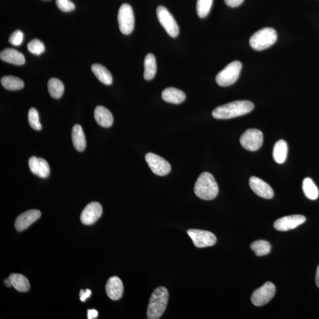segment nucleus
Here are the masks:
<instances>
[{
  "instance_id": "nucleus-3",
  "label": "nucleus",
  "mask_w": 319,
  "mask_h": 319,
  "mask_svg": "<svg viewBox=\"0 0 319 319\" xmlns=\"http://www.w3.org/2000/svg\"><path fill=\"white\" fill-rule=\"evenodd\" d=\"M168 293L166 288L159 287L155 289L150 298L147 316L149 319H159L166 309Z\"/></svg>"
},
{
  "instance_id": "nucleus-30",
  "label": "nucleus",
  "mask_w": 319,
  "mask_h": 319,
  "mask_svg": "<svg viewBox=\"0 0 319 319\" xmlns=\"http://www.w3.org/2000/svg\"><path fill=\"white\" fill-rule=\"evenodd\" d=\"M213 0H197L196 11L200 18H205L210 13L212 6Z\"/></svg>"
},
{
  "instance_id": "nucleus-17",
  "label": "nucleus",
  "mask_w": 319,
  "mask_h": 319,
  "mask_svg": "<svg viewBox=\"0 0 319 319\" xmlns=\"http://www.w3.org/2000/svg\"><path fill=\"white\" fill-rule=\"evenodd\" d=\"M106 294L112 300L122 298L124 291L123 282L120 278L113 276L109 278L105 286Z\"/></svg>"
},
{
  "instance_id": "nucleus-26",
  "label": "nucleus",
  "mask_w": 319,
  "mask_h": 319,
  "mask_svg": "<svg viewBox=\"0 0 319 319\" xmlns=\"http://www.w3.org/2000/svg\"><path fill=\"white\" fill-rule=\"evenodd\" d=\"M2 85L5 89L10 91H18L23 89L24 83L17 77L6 76L1 79Z\"/></svg>"
},
{
  "instance_id": "nucleus-28",
  "label": "nucleus",
  "mask_w": 319,
  "mask_h": 319,
  "mask_svg": "<svg viewBox=\"0 0 319 319\" xmlns=\"http://www.w3.org/2000/svg\"><path fill=\"white\" fill-rule=\"evenodd\" d=\"M303 190L304 195L311 200H316L318 196V190L316 185L310 178H307L303 182Z\"/></svg>"
},
{
  "instance_id": "nucleus-16",
  "label": "nucleus",
  "mask_w": 319,
  "mask_h": 319,
  "mask_svg": "<svg viewBox=\"0 0 319 319\" xmlns=\"http://www.w3.org/2000/svg\"><path fill=\"white\" fill-rule=\"evenodd\" d=\"M28 166L32 173L41 178H46L50 175V167L47 161L33 156L28 160Z\"/></svg>"
},
{
  "instance_id": "nucleus-31",
  "label": "nucleus",
  "mask_w": 319,
  "mask_h": 319,
  "mask_svg": "<svg viewBox=\"0 0 319 319\" xmlns=\"http://www.w3.org/2000/svg\"><path fill=\"white\" fill-rule=\"evenodd\" d=\"M28 121L31 127L36 131L42 129V125L40 123L39 112L34 108H31L28 113Z\"/></svg>"
},
{
  "instance_id": "nucleus-38",
  "label": "nucleus",
  "mask_w": 319,
  "mask_h": 319,
  "mask_svg": "<svg viewBox=\"0 0 319 319\" xmlns=\"http://www.w3.org/2000/svg\"><path fill=\"white\" fill-rule=\"evenodd\" d=\"M4 283H5L7 287H11L12 286L9 278H6V279L4 281Z\"/></svg>"
},
{
  "instance_id": "nucleus-32",
  "label": "nucleus",
  "mask_w": 319,
  "mask_h": 319,
  "mask_svg": "<svg viewBox=\"0 0 319 319\" xmlns=\"http://www.w3.org/2000/svg\"><path fill=\"white\" fill-rule=\"evenodd\" d=\"M27 49L32 54L40 55L45 52V47L40 40L34 39L28 43Z\"/></svg>"
},
{
  "instance_id": "nucleus-7",
  "label": "nucleus",
  "mask_w": 319,
  "mask_h": 319,
  "mask_svg": "<svg viewBox=\"0 0 319 319\" xmlns=\"http://www.w3.org/2000/svg\"><path fill=\"white\" fill-rule=\"evenodd\" d=\"M157 16L160 23L171 38H177L179 34V28L177 21L166 7L160 6L157 9Z\"/></svg>"
},
{
  "instance_id": "nucleus-12",
  "label": "nucleus",
  "mask_w": 319,
  "mask_h": 319,
  "mask_svg": "<svg viewBox=\"0 0 319 319\" xmlns=\"http://www.w3.org/2000/svg\"><path fill=\"white\" fill-rule=\"evenodd\" d=\"M306 221L305 216L293 215L284 216L277 220L274 223V228L279 231H287L295 229Z\"/></svg>"
},
{
  "instance_id": "nucleus-27",
  "label": "nucleus",
  "mask_w": 319,
  "mask_h": 319,
  "mask_svg": "<svg viewBox=\"0 0 319 319\" xmlns=\"http://www.w3.org/2000/svg\"><path fill=\"white\" fill-rule=\"evenodd\" d=\"M48 90L50 96L55 99H59L63 95L65 87L61 80L57 78H51L48 82Z\"/></svg>"
},
{
  "instance_id": "nucleus-29",
  "label": "nucleus",
  "mask_w": 319,
  "mask_h": 319,
  "mask_svg": "<svg viewBox=\"0 0 319 319\" xmlns=\"http://www.w3.org/2000/svg\"><path fill=\"white\" fill-rule=\"evenodd\" d=\"M251 248L256 256H262L269 254L271 251V245L266 241L259 240L251 245Z\"/></svg>"
},
{
  "instance_id": "nucleus-25",
  "label": "nucleus",
  "mask_w": 319,
  "mask_h": 319,
  "mask_svg": "<svg viewBox=\"0 0 319 319\" xmlns=\"http://www.w3.org/2000/svg\"><path fill=\"white\" fill-rule=\"evenodd\" d=\"M157 72L156 57L152 53H149L144 60V78L147 80L154 78Z\"/></svg>"
},
{
  "instance_id": "nucleus-5",
  "label": "nucleus",
  "mask_w": 319,
  "mask_h": 319,
  "mask_svg": "<svg viewBox=\"0 0 319 319\" xmlns=\"http://www.w3.org/2000/svg\"><path fill=\"white\" fill-rule=\"evenodd\" d=\"M242 64L239 61H234L218 73L216 76V82L221 86H228L237 81L240 75Z\"/></svg>"
},
{
  "instance_id": "nucleus-35",
  "label": "nucleus",
  "mask_w": 319,
  "mask_h": 319,
  "mask_svg": "<svg viewBox=\"0 0 319 319\" xmlns=\"http://www.w3.org/2000/svg\"><path fill=\"white\" fill-rule=\"evenodd\" d=\"M92 294V292L89 289H86L85 291L81 289L80 292V300L81 302H85L87 299H89Z\"/></svg>"
},
{
  "instance_id": "nucleus-20",
  "label": "nucleus",
  "mask_w": 319,
  "mask_h": 319,
  "mask_svg": "<svg viewBox=\"0 0 319 319\" xmlns=\"http://www.w3.org/2000/svg\"><path fill=\"white\" fill-rule=\"evenodd\" d=\"M0 58L4 61L11 64L22 65L25 63L24 55L17 50L7 48L0 53Z\"/></svg>"
},
{
  "instance_id": "nucleus-4",
  "label": "nucleus",
  "mask_w": 319,
  "mask_h": 319,
  "mask_svg": "<svg viewBox=\"0 0 319 319\" xmlns=\"http://www.w3.org/2000/svg\"><path fill=\"white\" fill-rule=\"evenodd\" d=\"M277 39L276 31L273 28L266 27L255 33L249 39V44L253 49L261 51L273 45Z\"/></svg>"
},
{
  "instance_id": "nucleus-6",
  "label": "nucleus",
  "mask_w": 319,
  "mask_h": 319,
  "mask_svg": "<svg viewBox=\"0 0 319 319\" xmlns=\"http://www.w3.org/2000/svg\"><path fill=\"white\" fill-rule=\"evenodd\" d=\"M118 22L121 32L128 35L133 32L135 18L133 10L130 5L124 4L120 7L118 14Z\"/></svg>"
},
{
  "instance_id": "nucleus-2",
  "label": "nucleus",
  "mask_w": 319,
  "mask_h": 319,
  "mask_svg": "<svg viewBox=\"0 0 319 319\" xmlns=\"http://www.w3.org/2000/svg\"><path fill=\"white\" fill-rule=\"evenodd\" d=\"M194 192L200 199L205 200L214 199L218 196V186L213 175L208 172H204L198 178Z\"/></svg>"
},
{
  "instance_id": "nucleus-23",
  "label": "nucleus",
  "mask_w": 319,
  "mask_h": 319,
  "mask_svg": "<svg viewBox=\"0 0 319 319\" xmlns=\"http://www.w3.org/2000/svg\"><path fill=\"white\" fill-rule=\"evenodd\" d=\"M288 146L287 142L283 140L276 142L273 149V159L278 164H283L287 159Z\"/></svg>"
},
{
  "instance_id": "nucleus-15",
  "label": "nucleus",
  "mask_w": 319,
  "mask_h": 319,
  "mask_svg": "<svg viewBox=\"0 0 319 319\" xmlns=\"http://www.w3.org/2000/svg\"><path fill=\"white\" fill-rule=\"evenodd\" d=\"M41 216V212L37 210H29L18 216L16 220L15 228L17 231H23L28 228Z\"/></svg>"
},
{
  "instance_id": "nucleus-1",
  "label": "nucleus",
  "mask_w": 319,
  "mask_h": 319,
  "mask_svg": "<svg viewBox=\"0 0 319 319\" xmlns=\"http://www.w3.org/2000/svg\"><path fill=\"white\" fill-rule=\"evenodd\" d=\"M254 105L249 101H237L218 106L212 112L214 118L228 120L243 116L252 111Z\"/></svg>"
},
{
  "instance_id": "nucleus-34",
  "label": "nucleus",
  "mask_w": 319,
  "mask_h": 319,
  "mask_svg": "<svg viewBox=\"0 0 319 319\" xmlns=\"http://www.w3.org/2000/svg\"><path fill=\"white\" fill-rule=\"evenodd\" d=\"M23 33L17 30L13 32L9 38V42L14 46H19L23 40Z\"/></svg>"
},
{
  "instance_id": "nucleus-22",
  "label": "nucleus",
  "mask_w": 319,
  "mask_h": 319,
  "mask_svg": "<svg viewBox=\"0 0 319 319\" xmlns=\"http://www.w3.org/2000/svg\"><path fill=\"white\" fill-rule=\"evenodd\" d=\"M91 70L101 82L106 85H111L112 83L111 73L103 65L94 64L92 65Z\"/></svg>"
},
{
  "instance_id": "nucleus-39",
  "label": "nucleus",
  "mask_w": 319,
  "mask_h": 319,
  "mask_svg": "<svg viewBox=\"0 0 319 319\" xmlns=\"http://www.w3.org/2000/svg\"><path fill=\"white\" fill-rule=\"evenodd\" d=\"M316 284L317 287L319 288V265L317 267L316 275Z\"/></svg>"
},
{
  "instance_id": "nucleus-10",
  "label": "nucleus",
  "mask_w": 319,
  "mask_h": 319,
  "mask_svg": "<svg viewBox=\"0 0 319 319\" xmlns=\"http://www.w3.org/2000/svg\"><path fill=\"white\" fill-rule=\"evenodd\" d=\"M187 233L197 248L211 247L217 241L215 235L210 231L192 229Z\"/></svg>"
},
{
  "instance_id": "nucleus-14",
  "label": "nucleus",
  "mask_w": 319,
  "mask_h": 319,
  "mask_svg": "<svg viewBox=\"0 0 319 319\" xmlns=\"http://www.w3.org/2000/svg\"><path fill=\"white\" fill-rule=\"evenodd\" d=\"M249 186L252 191L259 197L271 199L274 196V191L271 187L263 180L255 177L249 179Z\"/></svg>"
},
{
  "instance_id": "nucleus-36",
  "label": "nucleus",
  "mask_w": 319,
  "mask_h": 319,
  "mask_svg": "<svg viewBox=\"0 0 319 319\" xmlns=\"http://www.w3.org/2000/svg\"><path fill=\"white\" fill-rule=\"evenodd\" d=\"M244 0H224L227 6L230 7H237L242 5Z\"/></svg>"
},
{
  "instance_id": "nucleus-11",
  "label": "nucleus",
  "mask_w": 319,
  "mask_h": 319,
  "mask_svg": "<svg viewBox=\"0 0 319 319\" xmlns=\"http://www.w3.org/2000/svg\"><path fill=\"white\" fill-rule=\"evenodd\" d=\"M146 162L148 163L150 169L154 173L160 177H163L170 173V164L162 157L152 153L146 154L145 156Z\"/></svg>"
},
{
  "instance_id": "nucleus-8",
  "label": "nucleus",
  "mask_w": 319,
  "mask_h": 319,
  "mask_svg": "<svg viewBox=\"0 0 319 319\" xmlns=\"http://www.w3.org/2000/svg\"><path fill=\"white\" fill-rule=\"evenodd\" d=\"M240 143L248 151H257L263 145V134L261 131L251 128L245 131L240 137Z\"/></svg>"
},
{
  "instance_id": "nucleus-18",
  "label": "nucleus",
  "mask_w": 319,
  "mask_h": 319,
  "mask_svg": "<svg viewBox=\"0 0 319 319\" xmlns=\"http://www.w3.org/2000/svg\"><path fill=\"white\" fill-rule=\"evenodd\" d=\"M94 118L100 126L104 128L111 127L113 122L111 112L103 106H98L95 108Z\"/></svg>"
},
{
  "instance_id": "nucleus-21",
  "label": "nucleus",
  "mask_w": 319,
  "mask_h": 319,
  "mask_svg": "<svg viewBox=\"0 0 319 319\" xmlns=\"http://www.w3.org/2000/svg\"><path fill=\"white\" fill-rule=\"evenodd\" d=\"M72 138L73 146L77 151L82 152L85 149L86 142L82 128L76 124L72 128Z\"/></svg>"
},
{
  "instance_id": "nucleus-33",
  "label": "nucleus",
  "mask_w": 319,
  "mask_h": 319,
  "mask_svg": "<svg viewBox=\"0 0 319 319\" xmlns=\"http://www.w3.org/2000/svg\"><path fill=\"white\" fill-rule=\"evenodd\" d=\"M56 4L58 8L64 12H71L75 9L74 3L71 0H56Z\"/></svg>"
},
{
  "instance_id": "nucleus-9",
  "label": "nucleus",
  "mask_w": 319,
  "mask_h": 319,
  "mask_svg": "<svg viewBox=\"0 0 319 319\" xmlns=\"http://www.w3.org/2000/svg\"><path fill=\"white\" fill-rule=\"evenodd\" d=\"M276 287L271 282H267L262 287L256 289L251 296V302L255 306H263L273 298Z\"/></svg>"
},
{
  "instance_id": "nucleus-24",
  "label": "nucleus",
  "mask_w": 319,
  "mask_h": 319,
  "mask_svg": "<svg viewBox=\"0 0 319 319\" xmlns=\"http://www.w3.org/2000/svg\"><path fill=\"white\" fill-rule=\"evenodd\" d=\"M13 287L19 292H26L30 289L31 285L27 278L20 274H11L9 277Z\"/></svg>"
},
{
  "instance_id": "nucleus-37",
  "label": "nucleus",
  "mask_w": 319,
  "mask_h": 319,
  "mask_svg": "<svg viewBox=\"0 0 319 319\" xmlns=\"http://www.w3.org/2000/svg\"><path fill=\"white\" fill-rule=\"evenodd\" d=\"M98 311L95 309L88 310V318L94 319L98 317Z\"/></svg>"
},
{
  "instance_id": "nucleus-19",
  "label": "nucleus",
  "mask_w": 319,
  "mask_h": 319,
  "mask_svg": "<svg viewBox=\"0 0 319 319\" xmlns=\"http://www.w3.org/2000/svg\"><path fill=\"white\" fill-rule=\"evenodd\" d=\"M161 97L164 101L174 104H181L186 100L185 94L173 87L165 89L161 94Z\"/></svg>"
},
{
  "instance_id": "nucleus-13",
  "label": "nucleus",
  "mask_w": 319,
  "mask_h": 319,
  "mask_svg": "<svg viewBox=\"0 0 319 319\" xmlns=\"http://www.w3.org/2000/svg\"><path fill=\"white\" fill-rule=\"evenodd\" d=\"M102 214V207L100 204L94 201L84 208L80 215V221L84 225L93 224L100 218Z\"/></svg>"
}]
</instances>
